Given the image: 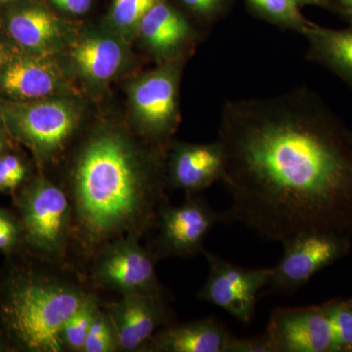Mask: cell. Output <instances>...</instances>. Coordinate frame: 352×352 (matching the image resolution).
I'll use <instances>...</instances> for the list:
<instances>
[{"instance_id": "cell-1", "label": "cell", "mask_w": 352, "mask_h": 352, "mask_svg": "<svg viewBox=\"0 0 352 352\" xmlns=\"http://www.w3.org/2000/svg\"><path fill=\"white\" fill-rule=\"evenodd\" d=\"M217 140L231 197L224 223L283 243L307 233L352 238V131L298 87L222 106Z\"/></svg>"}, {"instance_id": "cell-2", "label": "cell", "mask_w": 352, "mask_h": 352, "mask_svg": "<svg viewBox=\"0 0 352 352\" xmlns=\"http://www.w3.org/2000/svg\"><path fill=\"white\" fill-rule=\"evenodd\" d=\"M163 148L143 149L124 132L101 127L85 141L74 164L72 207L76 232L95 250L157 221L166 183Z\"/></svg>"}, {"instance_id": "cell-3", "label": "cell", "mask_w": 352, "mask_h": 352, "mask_svg": "<svg viewBox=\"0 0 352 352\" xmlns=\"http://www.w3.org/2000/svg\"><path fill=\"white\" fill-rule=\"evenodd\" d=\"M87 296L75 285L58 280H22L11 287L7 296V324L28 351H63L62 330Z\"/></svg>"}, {"instance_id": "cell-4", "label": "cell", "mask_w": 352, "mask_h": 352, "mask_svg": "<svg viewBox=\"0 0 352 352\" xmlns=\"http://www.w3.org/2000/svg\"><path fill=\"white\" fill-rule=\"evenodd\" d=\"M0 113L6 131L27 146L41 164L52 161L63 151L80 120L76 102L64 96L2 100Z\"/></svg>"}, {"instance_id": "cell-5", "label": "cell", "mask_w": 352, "mask_h": 352, "mask_svg": "<svg viewBox=\"0 0 352 352\" xmlns=\"http://www.w3.org/2000/svg\"><path fill=\"white\" fill-rule=\"evenodd\" d=\"M186 58L160 64L129 87L133 119L139 132L166 148L180 122V80Z\"/></svg>"}, {"instance_id": "cell-6", "label": "cell", "mask_w": 352, "mask_h": 352, "mask_svg": "<svg viewBox=\"0 0 352 352\" xmlns=\"http://www.w3.org/2000/svg\"><path fill=\"white\" fill-rule=\"evenodd\" d=\"M19 208L28 244L51 258L63 256L73 219L64 190L43 176L34 177L21 193Z\"/></svg>"}, {"instance_id": "cell-7", "label": "cell", "mask_w": 352, "mask_h": 352, "mask_svg": "<svg viewBox=\"0 0 352 352\" xmlns=\"http://www.w3.org/2000/svg\"><path fill=\"white\" fill-rule=\"evenodd\" d=\"M208 264L207 281L197 298L212 303L248 325L251 323L261 289L270 284L272 268H245L204 251Z\"/></svg>"}, {"instance_id": "cell-8", "label": "cell", "mask_w": 352, "mask_h": 352, "mask_svg": "<svg viewBox=\"0 0 352 352\" xmlns=\"http://www.w3.org/2000/svg\"><path fill=\"white\" fill-rule=\"evenodd\" d=\"M157 221V256L192 258L203 254L208 234L217 224L224 223V217L222 212L212 210L203 196L195 194L186 195L180 206L164 201Z\"/></svg>"}, {"instance_id": "cell-9", "label": "cell", "mask_w": 352, "mask_h": 352, "mask_svg": "<svg viewBox=\"0 0 352 352\" xmlns=\"http://www.w3.org/2000/svg\"><path fill=\"white\" fill-rule=\"evenodd\" d=\"M281 261L272 268L270 286L294 293L328 265L347 256L351 239L330 233H307L284 241Z\"/></svg>"}, {"instance_id": "cell-10", "label": "cell", "mask_w": 352, "mask_h": 352, "mask_svg": "<svg viewBox=\"0 0 352 352\" xmlns=\"http://www.w3.org/2000/svg\"><path fill=\"white\" fill-rule=\"evenodd\" d=\"M138 239L139 236L132 234L111 241L101 248L94 267L97 283L122 295L164 294L155 267L156 256L141 247Z\"/></svg>"}, {"instance_id": "cell-11", "label": "cell", "mask_w": 352, "mask_h": 352, "mask_svg": "<svg viewBox=\"0 0 352 352\" xmlns=\"http://www.w3.org/2000/svg\"><path fill=\"white\" fill-rule=\"evenodd\" d=\"M0 25L17 50L54 56L72 38L71 24L38 0H18L0 9Z\"/></svg>"}, {"instance_id": "cell-12", "label": "cell", "mask_w": 352, "mask_h": 352, "mask_svg": "<svg viewBox=\"0 0 352 352\" xmlns=\"http://www.w3.org/2000/svg\"><path fill=\"white\" fill-rule=\"evenodd\" d=\"M52 57L11 50L0 75L2 100H38L69 90L67 78Z\"/></svg>"}, {"instance_id": "cell-13", "label": "cell", "mask_w": 352, "mask_h": 352, "mask_svg": "<svg viewBox=\"0 0 352 352\" xmlns=\"http://www.w3.org/2000/svg\"><path fill=\"white\" fill-rule=\"evenodd\" d=\"M278 352H333V337L323 305L276 307L268 322Z\"/></svg>"}, {"instance_id": "cell-14", "label": "cell", "mask_w": 352, "mask_h": 352, "mask_svg": "<svg viewBox=\"0 0 352 352\" xmlns=\"http://www.w3.org/2000/svg\"><path fill=\"white\" fill-rule=\"evenodd\" d=\"M117 335L119 351H138L146 346L162 326L170 321L164 294L131 293L106 310Z\"/></svg>"}, {"instance_id": "cell-15", "label": "cell", "mask_w": 352, "mask_h": 352, "mask_svg": "<svg viewBox=\"0 0 352 352\" xmlns=\"http://www.w3.org/2000/svg\"><path fill=\"white\" fill-rule=\"evenodd\" d=\"M226 153L219 140L214 142L171 143L166 164V183L186 195L205 191L222 179Z\"/></svg>"}, {"instance_id": "cell-16", "label": "cell", "mask_w": 352, "mask_h": 352, "mask_svg": "<svg viewBox=\"0 0 352 352\" xmlns=\"http://www.w3.org/2000/svg\"><path fill=\"white\" fill-rule=\"evenodd\" d=\"M138 36L153 56L163 64L188 57L198 32L179 10L163 0L141 20Z\"/></svg>"}, {"instance_id": "cell-17", "label": "cell", "mask_w": 352, "mask_h": 352, "mask_svg": "<svg viewBox=\"0 0 352 352\" xmlns=\"http://www.w3.org/2000/svg\"><path fill=\"white\" fill-rule=\"evenodd\" d=\"M233 335L214 317L166 326L145 347L156 352H228Z\"/></svg>"}, {"instance_id": "cell-18", "label": "cell", "mask_w": 352, "mask_h": 352, "mask_svg": "<svg viewBox=\"0 0 352 352\" xmlns=\"http://www.w3.org/2000/svg\"><path fill=\"white\" fill-rule=\"evenodd\" d=\"M71 59L78 75L91 85L112 80L124 67V41L106 34H88L71 45Z\"/></svg>"}, {"instance_id": "cell-19", "label": "cell", "mask_w": 352, "mask_h": 352, "mask_svg": "<svg viewBox=\"0 0 352 352\" xmlns=\"http://www.w3.org/2000/svg\"><path fill=\"white\" fill-rule=\"evenodd\" d=\"M302 36L307 41V59L325 67L352 88V24L333 30L311 22Z\"/></svg>"}, {"instance_id": "cell-20", "label": "cell", "mask_w": 352, "mask_h": 352, "mask_svg": "<svg viewBox=\"0 0 352 352\" xmlns=\"http://www.w3.org/2000/svg\"><path fill=\"white\" fill-rule=\"evenodd\" d=\"M250 8L261 19L284 30L302 34L310 24L294 0H247Z\"/></svg>"}, {"instance_id": "cell-21", "label": "cell", "mask_w": 352, "mask_h": 352, "mask_svg": "<svg viewBox=\"0 0 352 352\" xmlns=\"http://www.w3.org/2000/svg\"><path fill=\"white\" fill-rule=\"evenodd\" d=\"M163 0H113L109 22L122 39L138 36L139 24L150 10Z\"/></svg>"}, {"instance_id": "cell-22", "label": "cell", "mask_w": 352, "mask_h": 352, "mask_svg": "<svg viewBox=\"0 0 352 352\" xmlns=\"http://www.w3.org/2000/svg\"><path fill=\"white\" fill-rule=\"evenodd\" d=\"M99 309L100 307L96 298L88 295L62 330L61 340L64 349L83 352L88 333Z\"/></svg>"}, {"instance_id": "cell-23", "label": "cell", "mask_w": 352, "mask_h": 352, "mask_svg": "<svg viewBox=\"0 0 352 352\" xmlns=\"http://www.w3.org/2000/svg\"><path fill=\"white\" fill-rule=\"evenodd\" d=\"M333 337V352H352V311L347 300L324 303Z\"/></svg>"}, {"instance_id": "cell-24", "label": "cell", "mask_w": 352, "mask_h": 352, "mask_svg": "<svg viewBox=\"0 0 352 352\" xmlns=\"http://www.w3.org/2000/svg\"><path fill=\"white\" fill-rule=\"evenodd\" d=\"M119 351L117 335L106 311L99 309L85 340L83 352H113Z\"/></svg>"}, {"instance_id": "cell-25", "label": "cell", "mask_w": 352, "mask_h": 352, "mask_svg": "<svg viewBox=\"0 0 352 352\" xmlns=\"http://www.w3.org/2000/svg\"><path fill=\"white\" fill-rule=\"evenodd\" d=\"M27 164L17 155L4 153L0 156V195L14 192L27 179Z\"/></svg>"}, {"instance_id": "cell-26", "label": "cell", "mask_w": 352, "mask_h": 352, "mask_svg": "<svg viewBox=\"0 0 352 352\" xmlns=\"http://www.w3.org/2000/svg\"><path fill=\"white\" fill-rule=\"evenodd\" d=\"M183 6L207 22H214L219 19L226 12L229 0H178Z\"/></svg>"}, {"instance_id": "cell-27", "label": "cell", "mask_w": 352, "mask_h": 352, "mask_svg": "<svg viewBox=\"0 0 352 352\" xmlns=\"http://www.w3.org/2000/svg\"><path fill=\"white\" fill-rule=\"evenodd\" d=\"M22 224L12 214L0 208V251L8 252L17 245Z\"/></svg>"}, {"instance_id": "cell-28", "label": "cell", "mask_w": 352, "mask_h": 352, "mask_svg": "<svg viewBox=\"0 0 352 352\" xmlns=\"http://www.w3.org/2000/svg\"><path fill=\"white\" fill-rule=\"evenodd\" d=\"M228 352H278L267 333L258 337H232Z\"/></svg>"}, {"instance_id": "cell-29", "label": "cell", "mask_w": 352, "mask_h": 352, "mask_svg": "<svg viewBox=\"0 0 352 352\" xmlns=\"http://www.w3.org/2000/svg\"><path fill=\"white\" fill-rule=\"evenodd\" d=\"M53 6L73 15H82L91 8L92 0H50Z\"/></svg>"}, {"instance_id": "cell-30", "label": "cell", "mask_w": 352, "mask_h": 352, "mask_svg": "<svg viewBox=\"0 0 352 352\" xmlns=\"http://www.w3.org/2000/svg\"><path fill=\"white\" fill-rule=\"evenodd\" d=\"M294 1L300 7H320V8L326 9V10L333 11V12L340 14L339 4L336 2V0H294Z\"/></svg>"}, {"instance_id": "cell-31", "label": "cell", "mask_w": 352, "mask_h": 352, "mask_svg": "<svg viewBox=\"0 0 352 352\" xmlns=\"http://www.w3.org/2000/svg\"><path fill=\"white\" fill-rule=\"evenodd\" d=\"M340 8V15L352 24V0H336Z\"/></svg>"}, {"instance_id": "cell-32", "label": "cell", "mask_w": 352, "mask_h": 352, "mask_svg": "<svg viewBox=\"0 0 352 352\" xmlns=\"http://www.w3.org/2000/svg\"><path fill=\"white\" fill-rule=\"evenodd\" d=\"M11 50H12V48H9L8 46L0 39V75H1L2 69H3L7 60H8Z\"/></svg>"}, {"instance_id": "cell-33", "label": "cell", "mask_w": 352, "mask_h": 352, "mask_svg": "<svg viewBox=\"0 0 352 352\" xmlns=\"http://www.w3.org/2000/svg\"><path fill=\"white\" fill-rule=\"evenodd\" d=\"M2 135H3V134L0 131V156H1L2 154H4V151H6V139H4Z\"/></svg>"}, {"instance_id": "cell-34", "label": "cell", "mask_w": 352, "mask_h": 352, "mask_svg": "<svg viewBox=\"0 0 352 352\" xmlns=\"http://www.w3.org/2000/svg\"><path fill=\"white\" fill-rule=\"evenodd\" d=\"M15 1H18V0H0V9L3 6H7V4H10Z\"/></svg>"}, {"instance_id": "cell-35", "label": "cell", "mask_w": 352, "mask_h": 352, "mask_svg": "<svg viewBox=\"0 0 352 352\" xmlns=\"http://www.w3.org/2000/svg\"><path fill=\"white\" fill-rule=\"evenodd\" d=\"M3 129H4L3 120H2L1 113H0V131H3Z\"/></svg>"}, {"instance_id": "cell-36", "label": "cell", "mask_w": 352, "mask_h": 352, "mask_svg": "<svg viewBox=\"0 0 352 352\" xmlns=\"http://www.w3.org/2000/svg\"><path fill=\"white\" fill-rule=\"evenodd\" d=\"M347 303H349V308H351V310L352 311V298H351V300H347Z\"/></svg>"}, {"instance_id": "cell-37", "label": "cell", "mask_w": 352, "mask_h": 352, "mask_svg": "<svg viewBox=\"0 0 352 352\" xmlns=\"http://www.w3.org/2000/svg\"><path fill=\"white\" fill-rule=\"evenodd\" d=\"M2 351V344H1V340H0V351Z\"/></svg>"}]
</instances>
